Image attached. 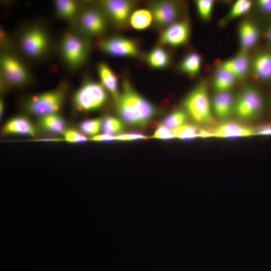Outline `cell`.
<instances>
[{"label": "cell", "instance_id": "27", "mask_svg": "<svg viewBox=\"0 0 271 271\" xmlns=\"http://www.w3.org/2000/svg\"><path fill=\"white\" fill-rule=\"evenodd\" d=\"M102 130L105 133L117 134L121 132L124 128L123 122L118 118L106 115L102 119Z\"/></svg>", "mask_w": 271, "mask_h": 271}, {"label": "cell", "instance_id": "25", "mask_svg": "<svg viewBox=\"0 0 271 271\" xmlns=\"http://www.w3.org/2000/svg\"><path fill=\"white\" fill-rule=\"evenodd\" d=\"M152 18V14L149 11L139 10L131 15L130 24L136 29L143 30L150 25Z\"/></svg>", "mask_w": 271, "mask_h": 271}, {"label": "cell", "instance_id": "10", "mask_svg": "<svg viewBox=\"0 0 271 271\" xmlns=\"http://www.w3.org/2000/svg\"><path fill=\"white\" fill-rule=\"evenodd\" d=\"M212 137L235 139L256 135L255 129L235 122H227L209 130Z\"/></svg>", "mask_w": 271, "mask_h": 271}, {"label": "cell", "instance_id": "18", "mask_svg": "<svg viewBox=\"0 0 271 271\" xmlns=\"http://www.w3.org/2000/svg\"><path fill=\"white\" fill-rule=\"evenodd\" d=\"M99 75L103 86L111 94L116 101L119 94L118 92V78L110 68L104 63H100L98 67Z\"/></svg>", "mask_w": 271, "mask_h": 271}, {"label": "cell", "instance_id": "22", "mask_svg": "<svg viewBox=\"0 0 271 271\" xmlns=\"http://www.w3.org/2000/svg\"><path fill=\"white\" fill-rule=\"evenodd\" d=\"M234 81V76L220 69L215 75L213 83L214 87L218 93L228 92L232 87Z\"/></svg>", "mask_w": 271, "mask_h": 271}, {"label": "cell", "instance_id": "28", "mask_svg": "<svg viewBox=\"0 0 271 271\" xmlns=\"http://www.w3.org/2000/svg\"><path fill=\"white\" fill-rule=\"evenodd\" d=\"M187 114L182 110H176L166 116L163 120L165 126L170 130L175 129L186 122Z\"/></svg>", "mask_w": 271, "mask_h": 271}, {"label": "cell", "instance_id": "12", "mask_svg": "<svg viewBox=\"0 0 271 271\" xmlns=\"http://www.w3.org/2000/svg\"><path fill=\"white\" fill-rule=\"evenodd\" d=\"M2 64L4 74L11 84L22 85L28 80L27 71L17 59L10 56H4Z\"/></svg>", "mask_w": 271, "mask_h": 271}, {"label": "cell", "instance_id": "7", "mask_svg": "<svg viewBox=\"0 0 271 271\" xmlns=\"http://www.w3.org/2000/svg\"><path fill=\"white\" fill-rule=\"evenodd\" d=\"M99 46L106 53L114 56H134L138 54V48L135 42L122 37L101 40Z\"/></svg>", "mask_w": 271, "mask_h": 271}, {"label": "cell", "instance_id": "15", "mask_svg": "<svg viewBox=\"0 0 271 271\" xmlns=\"http://www.w3.org/2000/svg\"><path fill=\"white\" fill-rule=\"evenodd\" d=\"M234 105L233 96L228 91L218 93L213 100V110L220 119L229 117L234 111Z\"/></svg>", "mask_w": 271, "mask_h": 271}, {"label": "cell", "instance_id": "23", "mask_svg": "<svg viewBox=\"0 0 271 271\" xmlns=\"http://www.w3.org/2000/svg\"><path fill=\"white\" fill-rule=\"evenodd\" d=\"M170 56L168 52L161 47L154 49L148 56L149 65L154 68H163L170 62Z\"/></svg>", "mask_w": 271, "mask_h": 271}, {"label": "cell", "instance_id": "20", "mask_svg": "<svg viewBox=\"0 0 271 271\" xmlns=\"http://www.w3.org/2000/svg\"><path fill=\"white\" fill-rule=\"evenodd\" d=\"M239 34L241 46L245 49L252 47L258 38V32L256 27L248 22L241 25Z\"/></svg>", "mask_w": 271, "mask_h": 271}, {"label": "cell", "instance_id": "43", "mask_svg": "<svg viewBox=\"0 0 271 271\" xmlns=\"http://www.w3.org/2000/svg\"><path fill=\"white\" fill-rule=\"evenodd\" d=\"M268 38H269V39L270 41L271 42V28L270 29V30L269 31V32H268Z\"/></svg>", "mask_w": 271, "mask_h": 271}, {"label": "cell", "instance_id": "1", "mask_svg": "<svg viewBox=\"0 0 271 271\" xmlns=\"http://www.w3.org/2000/svg\"><path fill=\"white\" fill-rule=\"evenodd\" d=\"M116 102L119 115L131 126L146 127L155 113L154 106L136 91L127 80H124L122 92Z\"/></svg>", "mask_w": 271, "mask_h": 271}, {"label": "cell", "instance_id": "19", "mask_svg": "<svg viewBox=\"0 0 271 271\" xmlns=\"http://www.w3.org/2000/svg\"><path fill=\"white\" fill-rule=\"evenodd\" d=\"M39 124L43 129L53 133L60 134L65 131L66 122L60 115L56 113L41 117Z\"/></svg>", "mask_w": 271, "mask_h": 271}, {"label": "cell", "instance_id": "33", "mask_svg": "<svg viewBox=\"0 0 271 271\" xmlns=\"http://www.w3.org/2000/svg\"><path fill=\"white\" fill-rule=\"evenodd\" d=\"M64 140L70 143H81L86 142L87 139L78 131L69 129L64 132Z\"/></svg>", "mask_w": 271, "mask_h": 271}, {"label": "cell", "instance_id": "6", "mask_svg": "<svg viewBox=\"0 0 271 271\" xmlns=\"http://www.w3.org/2000/svg\"><path fill=\"white\" fill-rule=\"evenodd\" d=\"M63 56L67 62L72 65L81 63L86 55V45L79 37L71 34H67L62 45Z\"/></svg>", "mask_w": 271, "mask_h": 271}, {"label": "cell", "instance_id": "38", "mask_svg": "<svg viewBox=\"0 0 271 271\" xmlns=\"http://www.w3.org/2000/svg\"><path fill=\"white\" fill-rule=\"evenodd\" d=\"M258 4L263 11L267 13H271V0H260Z\"/></svg>", "mask_w": 271, "mask_h": 271}, {"label": "cell", "instance_id": "21", "mask_svg": "<svg viewBox=\"0 0 271 271\" xmlns=\"http://www.w3.org/2000/svg\"><path fill=\"white\" fill-rule=\"evenodd\" d=\"M253 70L260 78L271 77V55L264 53L258 55L253 62Z\"/></svg>", "mask_w": 271, "mask_h": 271}, {"label": "cell", "instance_id": "29", "mask_svg": "<svg viewBox=\"0 0 271 271\" xmlns=\"http://www.w3.org/2000/svg\"><path fill=\"white\" fill-rule=\"evenodd\" d=\"M55 4L59 15L64 18H72L77 10L76 3L73 1L59 0Z\"/></svg>", "mask_w": 271, "mask_h": 271}, {"label": "cell", "instance_id": "34", "mask_svg": "<svg viewBox=\"0 0 271 271\" xmlns=\"http://www.w3.org/2000/svg\"><path fill=\"white\" fill-rule=\"evenodd\" d=\"M151 138L166 141L177 139L172 133L171 130L163 124L156 129L154 135L151 137Z\"/></svg>", "mask_w": 271, "mask_h": 271}, {"label": "cell", "instance_id": "40", "mask_svg": "<svg viewBox=\"0 0 271 271\" xmlns=\"http://www.w3.org/2000/svg\"><path fill=\"white\" fill-rule=\"evenodd\" d=\"M168 104H169L168 99H163L160 103V105L162 107L165 108L168 106Z\"/></svg>", "mask_w": 271, "mask_h": 271}, {"label": "cell", "instance_id": "2", "mask_svg": "<svg viewBox=\"0 0 271 271\" xmlns=\"http://www.w3.org/2000/svg\"><path fill=\"white\" fill-rule=\"evenodd\" d=\"M184 106L192 119L197 123L210 125L214 123L207 85L201 83L188 94Z\"/></svg>", "mask_w": 271, "mask_h": 271}, {"label": "cell", "instance_id": "39", "mask_svg": "<svg viewBox=\"0 0 271 271\" xmlns=\"http://www.w3.org/2000/svg\"><path fill=\"white\" fill-rule=\"evenodd\" d=\"M162 124L161 122L155 120H151L149 123V127L152 129H157Z\"/></svg>", "mask_w": 271, "mask_h": 271}, {"label": "cell", "instance_id": "9", "mask_svg": "<svg viewBox=\"0 0 271 271\" xmlns=\"http://www.w3.org/2000/svg\"><path fill=\"white\" fill-rule=\"evenodd\" d=\"M47 45L46 35L38 28H33L27 32L22 39L23 49L27 54L33 57L41 55Z\"/></svg>", "mask_w": 271, "mask_h": 271}, {"label": "cell", "instance_id": "26", "mask_svg": "<svg viewBox=\"0 0 271 271\" xmlns=\"http://www.w3.org/2000/svg\"><path fill=\"white\" fill-rule=\"evenodd\" d=\"M171 130L177 139L188 141L199 138L201 129L194 124L185 123Z\"/></svg>", "mask_w": 271, "mask_h": 271}, {"label": "cell", "instance_id": "5", "mask_svg": "<svg viewBox=\"0 0 271 271\" xmlns=\"http://www.w3.org/2000/svg\"><path fill=\"white\" fill-rule=\"evenodd\" d=\"M63 98L61 90H53L34 96L27 104L28 110L41 117L56 113L60 108Z\"/></svg>", "mask_w": 271, "mask_h": 271}, {"label": "cell", "instance_id": "32", "mask_svg": "<svg viewBox=\"0 0 271 271\" xmlns=\"http://www.w3.org/2000/svg\"><path fill=\"white\" fill-rule=\"evenodd\" d=\"M213 1L211 0H199L197 7L201 17L205 20H208L212 13Z\"/></svg>", "mask_w": 271, "mask_h": 271}, {"label": "cell", "instance_id": "35", "mask_svg": "<svg viewBox=\"0 0 271 271\" xmlns=\"http://www.w3.org/2000/svg\"><path fill=\"white\" fill-rule=\"evenodd\" d=\"M149 138V137L139 132L122 133L114 136L115 140L118 141H132L139 140H146Z\"/></svg>", "mask_w": 271, "mask_h": 271}, {"label": "cell", "instance_id": "3", "mask_svg": "<svg viewBox=\"0 0 271 271\" xmlns=\"http://www.w3.org/2000/svg\"><path fill=\"white\" fill-rule=\"evenodd\" d=\"M107 94L101 84L93 81L84 83L75 95L74 104L79 111H92L102 107Z\"/></svg>", "mask_w": 271, "mask_h": 271}, {"label": "cell", "instance_id": "36", "mask_svg": "<svg viewBox=\"0 0 271 271\" xmlns=\"http://www.w3.org/2000/svg\"><path fill=\"white\" fill-rule=\"evenodd\" d=\"M90 139L92 141L100 142H109L115 140L114 136L113 134L105 133L102 134L96 135Z\"/></svg>", "mask_w": 271, "mask_h": 271}, {"label": "cell", "instance_id": "14", "mask_svg": "<svg viewBox=\"0 0 271 271\" xmlns=\"http://www.w3.org/2000/svg\"><path fill=\"white\" fill-rule=\"evenodd\" d=\"M81 24L87 33L94 35L101 33L105 27V21L102 15L95 10L84 12L81 18Z\"/></svg>", "mask_w": 271, "mask_h": 271}, {"label": "cell", "instance_id": "17", "mask_svg": "<svg viewBox=\"0 0 271 271\" xmlns=\"http://www.w3.org/2000/svg\"><path fill=\"white\" fill-rule=\"evenodd\" d=\"M105 7L111 17L118 23L126 21L131 12L132 5L124 1H107Z\"/></svg>", "mask_w": 271, "mask_h": 271}, {"label": "cell", "instance_id": "4", "mask_svg": "<svg viewBox=\"0 0 271 271\" xmlns=\"http://www.w3.org/2000/svg\"><path fill=\"white\" fill-rule=\"evenodd\" d=\"M263 108V102L259 92L251 87H246L240 92L234 102V111L236 115L245 120L258 117Z\"/></svg>", "mask_w": 271, "mask_h": 271}, {"label": "cell", "instance_id": "30", "mask_svg": "<svg viewBox=\"0 0 271 271\" xmlns=\"http://www.w3.org/2000/svg\"><path fill=\"white\" fill-rule=\"evenodd\" d=\"M101 123L100 118L87 119L80 123L79 128L83 133L93 137L99 132Z\"/></svg>", "mask_w": 271, "mask_h": 271}, {"label": "cell", "instance_id": "42", "mask_svg": "<svg viewBox=\"0 0 271 271\" xmlns=\"http://www.w3.org/2000/svg\"><path fill=\"white\" fill-rule=\"evenodd\" d=\"M176 109V106L175 105L171 106L170 108V110L172 111H175L177 110Z\"/></svg>", "mask_w": 271, "mask_h": 271}, {"label": "cell", "instance_id": "24", "mask_svg": "<svg viewBox=\"0 0 271 271\" xmlns=\"http://www.w3.org/2000/svg\"><path fill=\"white\" fill-rule=\"evenodd\" d=\"M201 64V58L199 54L192 52L187 55L180 64V69L183 72L192 76L198 73Z\"/></svg>", "mask_w": 271, "mask_h": 271}, {"label": "cell", "instance_id": "41", "mask_svg": "<svg viewBox=\"0 0 271 271\" xmlns=\"http://www.w3.org/2000/svg\"><path fill=\"white\" fill-rule=\"evenodd\" d=\"M0 108H1V117L3 115V111H4V103L3 101H1V105H0Z\"/></svg>", "mask_w": 271, "mask_h": 271}, {"label": "cell", "instance_id": "11", "mask_svg": "<svg viewBox=\"0 0 271 271\" xmlns=\"http://www.w3.org/2000/svg\"><path fill=\"white\" fill-rule=\"evenodd\" d=\"M151 9L154 22L160 27L169 25L176 19L179 14L177 5L172 2L156 3L152 5Z\"/></svg>", "mask_w": 271, "mask_h": 271}, {"label": "cell", "instance_id": "16", "mask_svg": "<svg viewBox=\"0 0 271 271\" xmlns=\"http://www.w3.org/2000/svg\"><path fill=\"white\" fill-rule=\"evenodd\" d=\"M248 68V57L244 53H240L223 62L220 69L231 73L235 77L242 78L246 74Z\"/></svg>", "mask_w": 271, "mask_h": 271}, {"label": "cell", "instance_id": "31", "mask_svg": "<svg viewBox=\"0 0 271 271\" xmlns=\"http://www.w3.org/2000/svg\"><path fill=\"white\" fill-rule=\"evenodd\" d=\"M252 2L248 0H239L232 6L226 19L232 20L246 13L250 9Z\"/></svg>", "mask_w": 271, "mask_h": 271}, {"label": "cell", "instance_id": "37", "mask_svg": "<svg viewBox=\"0 0 271 271\" xmlns=\"http://www.w3.org/2000/svg\"><path fill=\"white\" fill-rule=\"evenodd\" d=\"M256 135L270 136L271 135V123L264 124L256 127Z\"/></svg>", "mask_w": 271, "mask_h": 271}, {"label": "cell", "instance_id": "13", "mask_svg": "<svg viewBox=\"0 0 271 271\" xmlns=\"http://www.w3.org/2000/svg\"><path fill=\"white\" fill-rule=\"evenodd\" d=\"M3 134H20L35 137L36 129L29 119L17 116L10 119L3 126Z\"/></svg>", "mask_w": 271, "mask_h": 271}, {"label": "cell", "instance_id": "8", "mask_svg": "<svg viewBox=\"0 0 271 271\" xmlns=\"http://www.w3.org/2000/svg\"><path fill=\"white\" fill-rule=\"evenodd\" d=\"M190 26L187 21L172 24L161 34L160 43L171 46H179L184 44L188 40Z\"/></svg>", "mask_w": 271, "mask_h": 271}]
</instances>
